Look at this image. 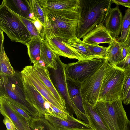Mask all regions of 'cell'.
Instances as JSON below:
<instances>
[{
	"label": "cell",
	"instance_id": "obj_1",
	"mask_svg": "<svg viewBox=\"0 0 130 130\" xmlns=\"http://www.w3.org/2000/svg\"><path fill=\"white\" fill-rule=\"evenodd\" d=\"M112 3V0H79L77 38L80 39L95 27L104 25Z\"/></svg>",
	"mask_w": 130,
	"mask_h": 130
},
{
	"label": "cell",
	"instance_id": "obj_2",
	"mask_svg": "<svg viewBox=\"0 0 130 130\" xmlns=\"http://www.w3.org/2000/svg\"><path fill=\"white\" fill-rule=\"evenodd\" d=\"M0 97L14 102L32 117H39L37 110L26 99L21 72L12 75L0 74Z\"/></svg>",
	"mask_w": 130,
	"mask_h": 130
},
{
	"label": "cell",
	"instance_id": "obj_3",
	"mask_svg": "<svg viewBox=\"0 0 130 130\" xmlns=\"http://www.w3.org/2000/svg\"><path fill=\"white\" fill-rule=\"evenodd\" d=\"M46 28L65 41L76 37L78 9L44 11Z\"/></svg>",
	"mask_w": 130,
	"mask_h": 130
},
{
	"label": "cell",
	"instance_id": "obj_4",
	"mask_svg": "<svg viewBox=\"0 0 130 130\" xmlns=\"http://www.w3.org/2000/svg\"><path fill=\"white\" fill-rule=\"evenodd\" d=\"M120 98L98 101L95 107L109 130H126L128 119Z\"/></svg>",
	"mask_w": 130,
	"mask_h": 130
},
{
	"label": "cell",
	"instance_id": "obj_5",
	"mask_svg": "<svg viewBox=\"0 0 130 130\" xmlns=\"http://www.w3.org/2000/svg\"><path fill=\"white\" fill-rule=\"evenodd\" d=\"M0 29L12 42L25 45L31 39L21 21L2 4L0 6Z\"/></svg>",
	"mask_w": 130,
	"mask_h": 130
},
{
	"label": "cell",
	"instance_id": "obj_6",
	"mask_svg": "<svg viewBox=\"0 0 130 130\" xmlns=\"http://www.w3.org/2000/svg\"><path fill=\"white\" fill-rule=\"evenodd\" d=\"M124 76V70L111 65L104 79L98 101L120 98Z\"/></svg>",
	"mask_w": 130,
	"mask_h": 130
},
{
	"label": "cell",
	"instance_id": "obj_7",
	"mask_svg": "<svg viewBox=\"0 0 130 130\" xmlns=\"http://www.w3.org/2000/svg\"><path fill=\"white\" fill-rule=\"evenodd\" d=\"M111 65L106 59H104L101 66L81 84L80 91L83 100L93 107H95L98 101L104 79Z\"/></svg>",
	"mask_w": 130,
	"mask_h": 130
},
{
	"label": "cell",
	"instance_id": "obj_8",
	"mask_svg": "<svg viewBox=\"0 0 130 130\" xmlns=\"http://www.w3.org/2000/svg\"><path fill=\"white\" fill-rule=\"evenodd\" d=\"M103 61L104 59H94L66 64V77L82 84L101 66Z\"/></svg>",
	"mask_w": 130,
	"mask_h": 130
},
{
	"label": "cell",
	"instance_id": "obj_9",
	"mask_svg": "<svg viewBox=\"0 0 130 130\" xmlns=\"http://www.w3.org/2000/svg\"><path fill=\"white\" fill-rule=\"evenodd\" d=\"M21 72L26 99L38 111L39 117H44L46 113H51V104L42 96L27 76Z\"/></svg>",
	"mask_w": 130,
	"mask_h": 130
},
{
	"label": "cell",
	"instance_id": "obj_10",
	"mask_svg": "<svg viewBox=\"0 0 130 130\" xmlns=\"http://www.w3.org/2000/svg\"><path fill=\"white\" fill-rule=\"evenodd\" d=\"M42 36L49 48L57 55L78 61L83 60L79 54L66 45L63 40L55 35L50 29L44 27Z\"/></svg>",
	"mask_w": 130,
	"mask_h": 130
},
{
	"label": "cell",
	"instance_id": "obj_11",
	"mask_svg": "<svg viewBox=\"0 0 130 130\" xmlns=\"http://www.w3.org/2000/svg\"><path fill=\"white\" fill-rule=\"evenodd\" d=\"M57 68L51 69V76L53 82L56 89L64 100L69 109L73 112L74 106L69 93L67 78L65 72L66 64L61 60L59 56L57 55Z\"/></svg>",
	"mask_w": 130,
	"mask_h": 130
},
{
	"label": "cell",
	"instance_id": "obj_12",
	"mask_svg": "<svg viewBox=\"0 0 130 130\" xmlns=\"http://www.w3.org/2000/svg\"><path fill=\"white\" fill-rule=\"evenodd\" d=\"M21 71L27 76L34 87L50 104L62 111L68 112L60 104L41 80L36 73L33 66H26Z\"/></svg>",
	"mask_w": 130,
	"mask_h": 130
},
{
	"label": "cell",
	"instance_id": "obj_13",
	"mask_svg": "<svg viewBox=\"0 0 130 130\" xmlns=\"http://www.w3.org/2000/svg\"><path fill=\"white\" fill-rule=\"evenodd\" d=\"M66 78L69 93L74 106L73 113L76 115L77 119L88 124L80 91L81 83Z\"/></svg>",
	"mask_w": 130,
	"mask_h": 130
},
{
	"label": "cell",
	"instance_id": "obj_14",
	"mask_svg": "<svg viewBox=\"0 0 130 130\" xmlns=\"http://www.w3.org/2000/svg\"><path fill=\"white\" fill-rule=\"evenodd\" d=\"M44 117L57 130L91 128L88 124L75 118L70 114L66 120L59 118L48 113L45 114Z\"/></svg>",
	"mask_w": 130,
	"mask_h": 130
},
{
	"label": "cell",
	"instance_id": "obj_15",
	"mask_svg": "<svg viewBox=\"0 0 130 130\" xmlns=\"http://www.w3.org/2000/svg\"><path fill=\"white\" fill-rule=\"evenodd\" d=\"M0 112L4 117H7L11 119L18 130H32L29 122L2 97H0Z\"/></svg>",
	"mask_w": 130,
	"mask_h": 130
},
{
	"label": "cell",
	"instance_id": "obj_16",
	"mask_svg": "<svg viewBox=\"0 0 130 130\" xmlns=\"http://www.w3.org/2000/svg\"><path fill=\"white\" fill-rule=\"evenodd\" d=\"M122 13L118 6L111 8L104 23L106 30L115 39L121 33L123 20Z\"/></svg>",
	"mask_w": 130,
	"mask_h": 130
},
{
	"label": "cell",
	"instance_id": "obj_17",
	"mask_svg": "<svg viewBox=\"0 0 130 130\" xmlns=\"http://www.w3.org/2000/svg\"><path fill=\"white\" fill-rule=\"evenodd\" d=\"M37 74L60 104L67 109L66 102L60 95L50 77L49 71L45 66L40 63L33 66Z\"/></svg>",
	"mask_w": 130,
	"mask_h": 130
},
{
	"label": "cell",
	"instance_id": "obj_18",
	"mask_svg": "<svg viewBox=\"0 0 130 130\" xmlns=\"http://www.w3.org/2000/svg\"><path fill=\"white\" fill-rule=\"evenodd\" d=\"M83 39V42L93 45L103 43H108L110 44L116 40L113 38L106 30L103 24H101L95 27Z\"/></svg>",
	"mask_w": 130,
	"mask_h": 130
},
{
	"label": "cell",
	"instance_id": "obj_19",
	"mask_svg": "<svg viewBox=\"0 0 130 130\" xmlns=\"http://www.w3.org/2000/svg\"><path fill=\"white\" fill-rule=\"evenodd\" d=\"M44 11L78 9L79 0H37Z\"/></svg>",
	"mask_w": 130,
	"mask_h": 130
},
{
	"label": "cell",
	"instance_id": "obj_20",
	"mask_svg": "<svg viewBox=\"0 0 130 130\" xmlns=\"http://www.w3.org/2000/svg\"><path fill=\"white\" fill-rule=\"evenodd\" d=\"M84 108L88 124L93 130H109L94 107L83 101Z\"/></svg>",
	"mask_w": 130,
	"mask_h": 130
},
{
	"label": "cell",
	"instance_id": "obj_21",
	"mask_svg": "<svg viewBox=\"0 0 130 130\" xmlns=\"http://www.w3.org/2000/svg\"><path fill=\"white\" fill-rule=\"evenodd\" d=\"M43 38L37 37L31 38L25 45L27 46V53L31 63L33 65L40 63L45 64L40 59L41 44Z\"/></svg>",
	"mask_w": 130,
	"mask_h": 130
},
{
	"label": "cell",
	"instance_id": "obj_22",
	"mask_svg": "<svg viewBox=\"0 0 130 130\" xmlns=\"http://www.w3.org/2000/svg\"><path fill=\"white\" fill-rule=\"evenodd\" d=\"M2 3L17 14L28 19L30 10L26 0H3Z\"/></svg>",
	"mask_w": 130,
	"mask_h": 130
},
{
	"label": "cell",
	"instance_id": "obj_23",
	"mask_svg": "<svg viewBox=\"0 0 130 130\" xmlns=\"http://www.w3.org/2000/svg\"><path fill=\"white\" fill-rule=\"evenodd\" d=\"M64 43L73 49L81 56L83 60H87L95 59L93 56L88 48L84 44L82 40L77 37L65 41Z\"/></svg>",
	"mask_w": 130,
	"mask_h": 130
},
{
	"label": "cell",
	"instance_id": "obj_24",
	"mask_svg": "<svg viewBox=\"0 0 130 130\" xmlns=\"http://www.w3.org/2000/svg\"><path fill=\"white\" fill-rule=\"evenodd\" d=\"M57 55L48 47L45 40L43 38L41 44L40 59L46 68L56 70L57 68Z\"/></svg>",
	"mask_w": 130,
	"mask_h": 130
},
{
	"label": "cell",
	"instance_id": "obj_25",
	"mask_svg": "<svg viewBox=\"0 0 130 130\" xmlns=\"http://www.w3.org/2000/svg\"><path fill=\"white\" fill-rule=\"evenodd\" d=\"M1 47L0 53V74L9 75L14 74L15 71L11 66L9 60L4 49L3 43L4 37L3 32L0 30Z\"/></svg>",
	"mask_w": 130,
	"mask_h": 130
},
{
	"label": "cell",
	"instance_id": "obj_26",
	"mask_svg": "<svg viewBox=\"0 0 130 130\" xmlns=\"http://www.w3.org/2000/svg\"><path fill=\"white\" fill-rule=\"evenodd\" d=\"M108 47L105 59L111 66H116L122 60L121 44L116 40Z\"/></svg>",
	"mask_w": 130,
	"mask_h": 130
},
{
	"label": "cell",
	"instance_id": "obj_27",
	"mask_svg": "<svg viewBox=\"0 0 130 130\" xmlns=\"http://www.w3.org/2000/svg\"><path fill=\"white\" fill-rule=\"evenodd\" d=\"M30 11L36 19L39 20L44 27H46L45 13L37 0H26Z\"/></svg>",
	"mask_w": 130,
	"mask_h": 130
},
{
	"label": "cell",
	"instance_id": "obj_28",
	"mask_svg": "<svg viewBox=\"0 0 130 130\" xmlns=\"http://www.w3.org/2000/svg\"><path fill=\"white\" fill-rule=\"evenodd\" d=\"M29 124L32 130H57L44 117H32Z\"/></svg>",
	"mask_w": 130,
	"mask_h": 130
},
{
	"label": "cell",
	"instance_id": "obj_29",
	"mask_svg": "<svg viewBox=\"0 0 130 130\" xmlns=\"http://www.w3.org/2000/svg\"><path fill=\"white\" fill-rule=\"evenodd\" d=\"M130 28V9L126 11L122 24L121 35L117 39L119 42H122L125 40Z\"/></svg>",
	"mask_w": 130,
	"mask_h": 130
},
{
	"label": "cell",
	"instance_id": "obj_30",
	"mask_svg": "<svg viewBox=\"0 0 130 130\" xmlns=\"http://www.w3.org/2000/svg\"><path fill=\"white\" fill-rule=\"evenodd\" d=\"M2 4L7 9L14 14L26 26L29 32L31 38L39 37L43 38L32 20L17 14L10 10L3 4L2 3Z\"/></svg>",
	"mask_w": 130,
	"mask_h": 130
},
{
	"label": "cell",
	"instance_id": "obj_31",
	"mask_svg": "<svg viewBox=\"0 0 130 130\" xmlns=\"http://www.w3.org/2000/svg\"><path fill=\"white\" fill-rule=\"evenodd\" d=\"M84 43L95 59H105L108 50V47L98 45H92L84 42Z\"/></svg>",
	"mask_w": 130,
	"mask_h": 130
},
{
	"label": "cell",
	"instance_id": "obj_32",
	"mask_svg": "<svg viewBox=\"0 0 130 130\" xmlns=\"http://www.w3.org/2000/svg\"><path fill=\"white\" fill-rule=\"evenodd\" d=\"M125 76L120 98L122 102L125 100L130 88V68L124 70Z\"/></svg>",
	"mask_w": 130,
	"mask_h": 130
},
{
	"label": "cell",
	"instance_id": "obj_33",
	"mask_svg": "<svg viewBox=\"0 0 130 130\" xmlns=\"http://www.w3.org/2000/svg\"><path fill=\"white\" fill-rule=\"evenodd\" d=\"M51 113L53 115L61 119L66 120L68 119L70 115L68 112L62 111L51 104Z\"/></svg>",
	"mask_w": 130,
	"mask_h": 130
},
{
	"label": "cell",
	"instance_id": "obj_34",
	"mask_svg": "<svg viewBox=\"0 0 130 130\" xmlns=\"http://www.w3.org/2000/svg\"><path fill=\"white\" fill-rule=\"evenodd\" d=\"M7 101L15 111L23 117L29 123L30 122L32 117L31 116L14 102L11 101Z\"/></svg>",
	"mask_w": 130,
	"mask_h": 130
},
{
	"label": "cell",
	"instance_id": "obj_35",
	"mask_svg": "<svg viewBox=\"0 0 130 130\" xmlns=\"http://www.w3.org/2000/svg\"><path fill=\"white\" fill-rule=\"evenodd\" d=\"M116 66L124 70L130 68V51L126 57L117 63Z\"/></svg>",
	"mask_w": 130,
	"mask_h": 130
},
{
	"label": "cell",
	"instance_id": "obj_36",
	"mask_svg": "<svg viewBox=\"0 0 130 130\" xmlns=\"http://www.w3.org/2000/svg\"><path fill=\"white\" fill-rule=\"evenodd\" d=\"M3 122L5 125L6 130H15V125L11 119L7 117H4Z\"/></svg>",
	"mask_w": 130,
	"mask_h": 130
},
{
	"label": "cell",
	"instance_id": "obj_37",
	"mask_svg": "<svg viewBox=\"0 0 130 130\" xmlns=\"http://www.w3.org/2000/svg\"><path fill=\"white\" fill-rule=\"evenodd\" d=\"M113 3L116 4L120 5L125 7H128L130 6V0H112Z\"/></svg>",
	"mask_w": 130,
	"mask_h": 130
},
{
	"label": "cell",
	"instance_id": "obj_38",
	"mask_svg": "<svg viewBox=\"0 0 130 130\" xmlns=\"http://www.w3.org/2000/svg\"><path fill=\"white\" fill-rule=\"evenodd\" d=\"M120 43L121 45V55L122 60L127 56L130 51V49L126 47L122 43Z\"/></svg>",
	"mask_w": 130,
	"mask_h": 130
},
{
	"label": "cell",
	"instance_id": "obj_39",
	"mask_svg": "<svg viewBox=\"0 0 130 130\" xmlns=\"http://www.w3.org/2000/svg\"><path fill=\"white\" fill-rule=\"evenodd\" d=\"M121 43L126 47L130 49V28L125 40Z\"/></svg>",
	"mask_w": 130,
	"mask_h": 130
},
{
	"label": "cell",
	"instance_id": "obj_40",
	"mask_svg": "<svg viewBox=\"0 0 130 130\" xmlns=\"http://www.w3.org/2000/svg\"><path fill=\"white\" fill-rule=\"evenodd\" d=\"M122 102L126 105L129 104L130 103V88L126 98Z\"/></svg>",
	"mask_w": 130,
	"mask_h": 130
},
{
	"label": "cell",
	"instance_id": "obj_41",
	"mask_svg": "<svg viewBox=\"0 0 130 130\" xmlns=\"http://www.w3.org/2000/svg\"><path fill=\"white\" fill-rule=\"evenodd\" d=\"M126 130H130V121L128 120V121Z\"/></svg>",
	"mask_w": 130,
	"mask_h": 130
},
{
	"label": "cell",
	"instance_id": "obj_42",
	"mask_svg": "<svg viewBox=\"0 0 130 130\" xmlns=\"http://www.w3.org/2000/svg\"><path fill=\"white\" fill-rule=\"evenodd\" d=\"M64 130H93L91 128L85 129H76Z\"/></svg>",
	"mask_w": 130,
	"mask_h": 130
},
{
	"label": "cell",
	"instance_id": "obj_43",
	"mask_svg": "<svg viewBox=\"0 0 130 130\" xmlns=\"http://www.w3.org/2000/svg\"><path fill=\"white\" fill-rule=\"evenodd\" d=\"M127 8H129L130 9V6L128 7Z\"/></svg>",
	"mask_w": 130,
	"mask_h": 130
}]
</instances>
